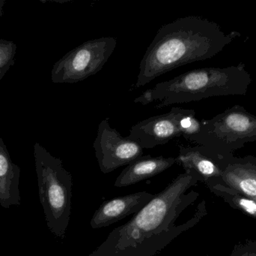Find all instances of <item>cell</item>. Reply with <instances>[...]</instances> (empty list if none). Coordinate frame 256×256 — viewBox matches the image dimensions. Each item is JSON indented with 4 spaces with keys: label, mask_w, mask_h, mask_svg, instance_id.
Wrapping results in <instances>:
<instances>
[{
    "label": "cell",
    "mask_w": 256,
    "mask_h": 256,
    "mask_svg": "<svg viewBox=\"0 0 256 256\" xmlns=\"http://www.w3.org/2000/svg\"><path fill=\"white\" fill-rule=\"evenodd\" d=\"M198 182L200 178L192 171L179 174L127 223L112 230L88 256H154L159 253L208 214L206 202L202 201L191 219L176 225L180 213L198 198V192H186Z\"/></svg>",
    "instance_id": "obj_1"
},
{
    "label": "cell",
    "mask_w": 256,
    "mask_h": 256,
    "mask_svg": "<svg viewBox=\"0 0 256 256\" xmlns=\"http://www.w3.org/2000/svg\"><path fill=\"white\" fill-rule=\"evenodd\" d=\"M238 33L226 34L213 21L198 16L178 18L161 27L140 64L136 88L180 66L218 55Z\"/></svg>",
    "instance_id": "obj_2"
},
{
    "label": "cell",
    "mask_w": 256,
    "mask_h": 256,
    "mask_svg": "<svg viewBox=\"0 0 256 256\" xmlns=\"http://www.w3.org/2000/svg\"><path fill=\"white\" fill-rule=\"evenodd\" d=\"M252 83L244 64L225 68H202L156 84L152 90L156 108L198 102L216 96H244Z\"/></svg>",
    "instance_id": "obj_3"
},
{
    "label": "cell",
    "mask_w": 256,
    "mask_h": 256,
    "mask_svg": "<svg viewBox=\"0 0 256 256\" xmlns=\"http://www.w3.org/2000/svg\"><path fill=\"white\" fill-rule=\"evenodd\" d=\"M34 164L39 198L50 231L64 238L72 211V176L62 161L38 143L34 144Z\"/></svg>",
    "instance_id": "obj_4"
},
{
    "label": "cell",
    "mask_w": 256,
    "mask_h": 256,
    "mask_svg": "<svg viewBox=\"0 0 256 256\" xmlns=\"http://www.w3.org/2000/svg\"><path fill=\"white\" fill-rule=\"evenodd\" d=\"M188 140L216 156L234 155L245 144L256 141V116L236 105L201 122L198 132Z\"/></svg>",
    "instance_id": "obj_5"
},
{
    "label": "cell",
    "mask_w": 256,
    "mask_h": 256,
    "mask_svg": "<svg viewBox=\"0 0 256 256\" xmlns=\"http://www.w3.org/2000/svg\"><path fill=\"white\" fill-rule=\"evenodd\" d=\"M116 38L102 37L87 41L63 56L54 65V84H76L103 69L116 48Z\"/></svg>",
    "instance_id": "obj_6"
},
{
    "label": "cell",
    "mask_w": 256,
    "mask_h": 256,
    "mask_svg": "<svg viewBox=\"0 0 256 256\" xmlns=\"http://www.w3.org/2000/svg\"><path fill=\"white\" fill-rule=\"evenodd\" d=\"M201 122L196 118L194 110L172 108L168 112L138 122L130 130V138L143 149L164 145L177 137L188 138L198 132Z\"/></svg>",
    "instance_id": "obj_7"
},
{
    "label": "cell",
    "mask_w": 256,
    "mask_h": 256,
    "mask_svg": "<svg viewBox=\"0 0 256 256\" xmlns=\"http://www.w3.org/2000/svg\"><path fill=\"white\" fill-rule=\"evenodd\" d=\"M98 163L103 174H108L128 165L143 155V148L137 141L123 137L111 127L109 118L100 122L93 144Z\"/></svg>",
    "instance_id": "obj_8"
},
{
    "label": "cell",
    "mask_w": 256,
    "mask_h": 256,
    "mask_svg": "<svg viewBox=\"0 0 256 256\" xmlns=\"http://www.w3.org/2000/svg\"><path fill=\"white\" fill-rule=\"evenodd\" d=\"M154 195L149 192H140L104 201L93 215L90 225L98 229L109 226L129 215L136 214L153 198Z\"/></svg>",
    "instance_id": "obj_9"
},
{
    "label": "cell",
    "mask_w": 256,
    "mask_h": 256,
    "mask_svg": "<svg viewBox=\"0 0 256 256\" xmlns=\"http://www.w3.org/2000/svg\"><path fill=\"white\" fill-rule=\"evenodd\" d=\"M176 160L184 171L195 173L206 186L222 178V169L214 156L202 146H179V154Z\"/></svg>",
    "instance_id": "obj_10"
},
{
    "label": "cell",
    "mask_w": 256,
    "mask_h": 256,
    "mask_svg": "<svg viewBox=\"0 0 256 256\" xmlns=\"http://www.w3.org/2000/svg\"><path fill=\"white\" fill-rule=\"evenodd\" d=\"M214 156L222 169L221 180L256 201V176L250 168L245 156Z\"/></svg>",
    "instance_id": "obj_11"
},
{
    "label": "cell",
    "mask_w": 256,
    "mask_h": 256,
    "mask_svg": "<svg viewBox=\"0 0 256 256\" xmlns=\"http://www.w3.org/2000/svg\"><path fill=\"white\" fill-rule=\"evenodd\" d=\"M176 163L174 157L142 156L122 171L116 180L115 186L121 188L136 184L164 172Z\"/></svg>",
    "instance_id": "obj_12"
},
{
    "label": "cell",
    "mask_w": 256,
    "mask_h": 256,
    "mask_svg": "<svg viewBox=\"0 0 256 256\" xmlns=\"http://www.w3.org/2000/svg\"><path fill=\"white\" fill-rule=\"evenodd\" d=\"M20 168L12 162L7 147L0 137V205L4 208L20 204Z\"/></svg>",
    "instance_id": "obj_13"
},
{
    "label": "cell",
    "mask_w": 256,
    "mask_h": 256,
    "mask_svg": "<svg viewBox=\"0 0 256 256\" xmlns=\"http://www.w3.org/2000/svg\"><path fill=\"white\" fill-rule=\"evenodd\" d=\"M207 187L212 193L222 198L233 209L256 219V201L252 198L225 184L221 179L212 182Z\"/></svg>",
    "instance_id": "obj_14"
},
{
    "label": "cell",
    "mask_w": 256,
    "mask_h": 256,
    "mask_svg": "<svg viewBox=\"0 0 256 256\" xmlns=\"http://www.w3.org/2000/svg\"><path fill=\"white\" fill-rule=\"evenodd\" d=\"M16 51V45L14 42L0 39V70L14 66Z\"/></svg>",
    "instance_id": "obj_15"
},
{
    "label": "cell",
    "mask_w": 256,
    "mask_h": 256,
    "mask_svg": "<svg viewBox=\"0 0 256 256\" xmlns=\"http://www.w3.org/2000/svg\"><path fill=\"white\" fill-rule=\"evenodd\" d=\"M238 256H256V240H246L242 243Z\"/></svg>",
    "instance_id": "obj_16"
},
{
    "label": "cell",
    "mask_w": 256,
    "mask_h": 256,
    "mask_svg": "<svg viewBox=\"0 0 256 256\" xmlns=\"http://www.w3.org/2000/svg\"><path fill=\"white\" fill-rule=\"evenodd\" d=\"M154 102V101L153 97H152V89L146 90L141 96L134 99V102H135V103L141 104V105H148V104L152 103V102Z\"/></svg>",
    "instance_id": "obj_17"
},
{
    "label": "cell",
    "mask_w": 256,
    "mask_h": 256,
    "mask_svg": "<svg viewBox=\"0 0 256 256\" xmlns=\"http://www.w3.org/2000/svg\"><path fill=\"white\" fill-rule=\"evenodd\" d=\"M245 159H246L250 168L256 176V158L252 156H245Z\"/></svg>",
    "instance_id": "obj_18"
},
{
    "label": "cell",
    "mask_w": 256,
    "mask_h": 256,
    "mask_svg": "<svg viewBox=\"0 0 256 256\" xmlns=\"http://www.w3.org/2000/svg\"><path fill=\"white\" fill-rule=\"evenodd\" d=\"M242 243H240L238 244H236L234 246V249L232 252L231 255L230 256H238V255L239 252H240V248H242Z\"/></svg>",
    "instance_id": "obj_19"
},
{
    "label": "cell",
    "mask_w": 256,
    "mask_h": 256,
    "mask_svg": "<svg viewBox=\"0 0 256 256\" xmlns=\"http://www.w3.org/2000/svg\"><path fill=\"white\" fill-rule=\"evenodd\" d=\"M6 0H0V18L3 15V9H4V5H6Z\"/></svg>",
    "instance_id": "obj_20"
},
{
    "label": "cell",
    "mask_w": 256,
    "mask_h": 256,
    "mask_svg": "<svg viewBox=\"0 0 256 256\" xmlns=\"http://www.w3.org/2000/svg\"><path fill=\"white\" fill-rule=\"evenodd\" d=\"M10 67L4 68V69H2L0 70V81H1L2 78L4 76L6 73H7L8 71L9 70Z\"/></svg>",
    "instance_id": "obj_21"
},
{
    "label": "cell",
    "mask_w": 256,
    "mask_h": 256,
    "mask_svg": "<svg viewBox=\"0 0 256 256\" xmlns=\"http://www.w3.org/2000/svg\"><path fill=\"white\" fill-rule=\"evenodd\" d=\"M204 256H209L208 255H204Z\"/></svg>",
    "instance_id": "obj_22"
}]
</instances>
